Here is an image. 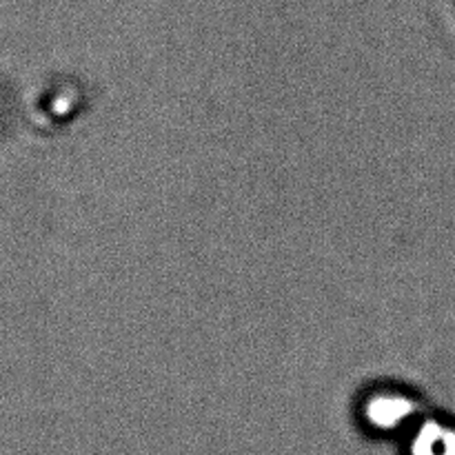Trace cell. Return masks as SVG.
<instances>
[{"label":"cell","mask_w":455,"mask_h":455,"mask_svg":"<svg viewBox=\"0 0 455 455\" xmlns=\"http://www.w3.org/2000/svg\"><path fill=\"white\" fill-rule=\"evenodd\" d=\"M358 416L369 434L380 438H404L422 418V409L420 403L407 391L378 387L360 400Z\"/></svg>","instance_id":"6da1fadb"},{"label":"cell","mask_w":455,"mask_h":455,"mask_svg":"<svg viewBox=\"0 0 455 455\" xmlns=\"http://www.w3.org/2000/svg\"><path fill=\"white\" fill-rule=\"evenodd\" d=\"M404 455H455V425L422 416L404 435Z\"/></svg>","instance_id":"7a4b0ae2"}]
</instances>
